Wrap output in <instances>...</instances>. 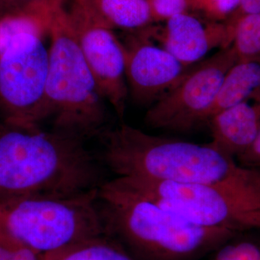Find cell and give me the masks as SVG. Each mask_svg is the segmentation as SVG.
<instances>
[{
    "mask_svg": "<svg viewBox=\"0 0 260 260\" xmlns=\"http://www.w3.org/2000/svg\"><path fill=\"white\" fill-rule=\"evenodd\" d=\"M153 39L184 66L198 63L215 48L232 46L230 30L225 22H205L189 13L176 15L166 21L160 31L148 29Z\"/></svg>",
    "mask_w": 260,
    "mask_h": 260,
    "instance_id": "8fae6325",
    "label": "cell"
},
{
    "mask_svg": "<svg viewBox=\"0 0 260 260\" xmlns=\"http://www.w3.org/2000/svg\"><path fill=\"white\" fill-rule=\"evenodd\" d=\"M145 28L135 30L137 35L130 36L121 44L128 92L138 104H153L175 86L190 67L155 45Z\"/></svg>",
    "mask_w": 260,
    "mask_h": 260,
    "instance_id": "30bf717a",
    "label": "cell"
},
{
    "mask_svg": "<svg viewBox=\"0 0 260 260\" xmlns=\"http://www.w3.org/2000/svg\"><path fill=\"white\" fill-rule=\"evenodd\" d=\"M0 260H42V254L13 244L0 236Z\"/></svg>",
    "mask_w": 260,
    "mask_h": 260,
    "instance_id": "44dd1931",
    "label": "cell"
},
{
    "mask_svg": "<svg viewBox=\"0 0 260 260\" xmlns=\"http://www.w3.org/2000/svg\"><path fill=\"white\" fill-rule=\"evenodd\" d=\"M237 160L244 167L260 168V128L252 144Z\"/></svg>",
    "mask_w": 260,
    "mask_h": 260,
    "instance_id": "7402d4cb",
    "label": "cell"
},
{
    "mask_svg": "<svg viewBox=\"0 0 260 260\" xmlns=\"http://www.w3.org/2000/svg\"><path fill=\"white\" fill-rule=\"evenodd\" d=\"M64 3L59 0L54 7L49 25V119L53 129L86 140L107 128L106 100L77 42Z\"/></svg>",
    "mask_w": 260,
    "mask_h": 260,
    "instance_id": "277c9868",
    "label": "cell"
},
{
    "mask_svg": "<svg viewBox=\"0 0 260 260\" xmlns=\"http://www.w3.org/2000/svg\"><path fill=\"white\" fill-rule=\"evenodd\" d=\"M152 21H167L176 15L188 13L189 0H147Z\"/></svg>",
    "mask_w": 260,
    "mask_h": 260,
    "instance_id": "ffe728a7",
    "label": "cell"
},
{
    "mask_svg": "<svg viewBox=\"0 0 260 260\" xmlns=\"http://www.w3.org/2000/svg\"><path fill=\"white\" fill-rule=\"evenodd\" d=\"M85 140L41 126H0V202L70 198L99 188L100 166Z\"/></svg>",
    "mask_w": 260,
    "mask_h": 260,
    "instance_id": "6da1fadb",
    "label": "cell"
},
{
    "mask_svg": "<svg viewBox=\"0 0 260 260\" xmlns=\"http://www.w3.org/2000/svg\"><path fill=\"white\" fill-rule=\"evenodd\" d=\"M210 144L237 159L252 144L260 128V94L215 114L208 121Z\"/></svg>",
    "mask_w": 260,
    "mask_h": 260,
    "instance_id": "7c38bea8",
    "label": "cell"
},
{
    "mask_svg": "<svg viewBox=\"0 0 260 260\" xmlns=\"http://www.w3.org/2000/svg\"><path fill=\"white\" fill-rule=\"evenodd\" d=\"M260 13V0H239V10L235 14H254Z\"/></svg>",
    "mask_w": 260,
    "mask_h": 260,
    "instance_id": "603a6c76",
    "label": "cell"
},
{
    "mask_svg": "<svg viewBox=\"0 0 260 260\" xmlns=\"http://www.w3.org/2000/svg\"><path fill=\"white\" fill-rule=\"evenodd\" d=\"M42 260H138L112 236L99 234L42 254Z\"/></svg>",
    "mask_w": 260,
    "mask_h": 260,
    "instance_id": "9a60e30c",
    "label": "cell"
},
{
    "mask_svg": "<svg viewBox=\"0 0 260 260\" xmlns=\"http://www.w3.org/2000/svg\"><path fill=\"white\" fill-rule=\"evenodd\" d=\"M238 60L260 61V13L234 14L225 22Z\"/></svg>",
    "mask_w": 260,
    "mask_h": 260,
    "instance_id": "2e32d148",
    "label": "cell"
},
{
    "mask_svg": "<svg viewBox=\"0 0 260 260\" xmlns=\"http://www.w3.org/2000/svg\"><path fill=\"white\" fill-rule=\"evenodd\" d=\"M71 8L111 30L135 31L153 22L147 0H74Z\"/></svg>",
    "mask_w": 260,
    "mask_h": 260,
    "instance_id": "4fadbf2b",
    "label": "cell"
},
{
    "mask_svg": "<svg viewBox=\"0 0 260 260\" xmlns=\"http://www.w3.org/2000/svg\"><path fill=\"white\" fill-rule=\"evenodd\" d=\"M68 11L77 42L102 96L122 119L129 93L122 44L113 30L73 8Z\"/></svg>",
    "mask_w": 260,
    "mask_h": 260,
    "instance_id": "9c48e42d",
    "label": "cell"
},
{
    "mask_svg": "<svg viewBox=\"0 0 260 260\" xmlns=\"http://www.w3.org/2000/svg\"><path fill=\"white\" fill-rule=\"evenodd\" d=\"M98 200L107 234L138 260H194L236 235L191 223L119 178L102 183Z\"/></svg>",
    "mask_w": 260,
    "mask_h": 260,
    "instance_id": "7a4b0ae2",
    "label": "cell"
},
{
    "mask_svg": "<svg viewBox=\"0 0 260 260\" xmlns=\"http://www.w3.org/2000/svg\"><path fill=\"white\" fill-rule=\"evenodd\" d=\"M117 178L200 226L225 229L236 234L260 230V168L244 167L231 182L209 185Z\"/></svg>",
    "mask_w": 260,
    "mask_h": 260,
    "instance_id": "5b68a950",
    "label": "cell"
},
{
    "mask_svg": "<svg viewBox=\"0 0 260 260\" xmlns=\"http://www.w3.org/2000/svg\"><path fill=\"white\" fill-rule=\"evenodd\" d=\"M59 0H0V21L20 15L49 11Z\"/></svg>",
    "mask_w": 260,
    "mask_h": 260,
    "instance_id": "ac0fdd59",
    "label": "cell"
},
{
    "mask_svg": "<svg viewBox=\"0 0 260 260\" xmlns=\"http://www.w3.org/2000/svg\"><path fill=\"white\" fill-rule=\"evenodd\" d=\"M43 38L19 34L0 53V114L5 123L41 126L49 119V49Z\"/></svg>",
    "mask_w": 260,
    "mask_h": 260,
    "instance_id": "52a82bcc",
    "label": "cell"
},
{
    "mask_svg": "<svg viewBox=\"0 0 260 260\" xmlns=\"http://www.w3.org/2000/svg\"><path fill=\"white\" fill-rule=\"evenodd\" d=\"M99 138L102 162L115 177L209 185L231 182L244 167L210 143L155 136L125 123L106 128Z\"/></svg>",
    "mask_w": 260,
    "mask_h": 260,
    "instance_id": "3957f363",
    "label": "cell"
},
{
    "mask_svg": "<svg viewBox=\"0 0 260 260\" xmlns=\"http://www.w3.org/2000/svg\"><path fill=\"white\" fill-rule=\"evenodd\" d=\"M224 243L210 260H260V246L251 242Z\"/></svg>",
    "mask_w": 260,
    "mask_h": 260,
    "instance_id": "d6986e66",
    "label": "cell"
},
{
    "mask_svg": "<svg viewBox=\"0 0 260 260\" xmlns=\"http://www.w3.org/2000/svg\"><path fill=\"white\" fill-rule=\"evenodd\" d=\"M260 94V61L237 60L228 71L214 102L210 119L224 109Z\"/></svg>",
    "mask_w": 260,
    "mask_h": 260,
    "instance_id": "5bb4252c",
    "label": "cell"
},
{
    "mask_svg": "<svg viewBox=\"0 0 260 260\" xmlns=\"http://www.w3.org/2000/svg\"><path fill=\"white\" fill-rule=\"evenodd\" d=\"M239 0H189V9L198 12L210 21L223 23L239 10Z\"/></svg>",
    "mask_w": 260,
    "mask_h": 260,
    "instance_id": "e0dca14e",
    "label": "cell"
},
{
    "mask_svg": "<svg viewBox=\"0 0 260 260\" xmlns=\"http://www.w3.org/2000/svg\"><path fill=\"white\" fill-rule=\"evenodd\" d=\"M98 190L70 198L0 202V232L41 254L106 234Z\"/></svg>",
    "mask_w": 260,
    "mask_h": 260,
    "instance_id": "8992f818",
    "label": "cell"
},
{
    "mask_svg": "<svg viewBox=\"0 0 260 260\" xmlns=\"http://www.w3.org/2000/svg\"><path fill=\"white\" fill-rule=\"evenodd\" d=\"M237 60L229 47L191 66L175 86L152 104L145 114L147 125L186 132L208 124L222 82Z\"/></svg>",
    "mask_w": 260,
    "mask_h": 260,
    "instance_id": "ba28073f",
    "label": "cell"
}]
</instances>
